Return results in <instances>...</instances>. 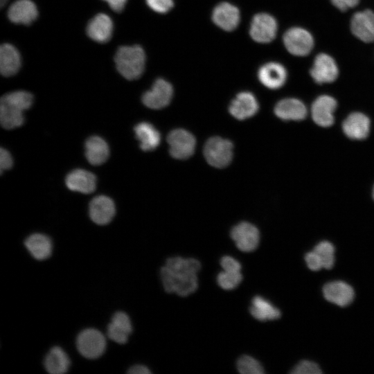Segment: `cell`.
Listing matches in <instances>:
<instances>
[{
    "mask_svg": "<svg viewBox=\"0 0 374 374\" xmlns=\"http://www.w3.org/2000/svg\"><path fill=\"white\" fill-rule=\"evenodd\" d=\"M172 95L173 88L170 83L159 78L154 82L152 88L143 93L142 102L150 109H159L170 103Z\"/></svg>",
    "mask_w": 374,
    "mask_h": 374,
    "instance_id": "cell-9",
    "label": "cell"
},
{
    "mask_svg": "<svg viewBox=\"0 0 374 374\" xmlns=\"http://www.w3.org/2000/svg\"><path fill=\"white\" fill-rule=\"evenodd\" d=\"M6 2H7V0H0L1 7H3L6 4Z\"/></svg>",
    "mask_w": 374,
    "mask_h": 374,
    "instance_id": "cell-43",
    "label": "cell"
},
{
    "mask_svg": "<svg viewBox=\"0 0 374 374\" xmlns=\"http://www.w3.org/2000/svg\"><path fill=\"white\" fill-rule=\"evenodd\" d=\"M371 121L363 113L350 114L342 123V130L345 135L354 140L366 139L370 132Z\"/></svg>",
    "mask_w": 374,
    "mask_h": 374,
    "instance_id": "cell-15",
    "label": "cell"
},
{
    "mask_svg": "<svg viewBox=\"0 0 374 374\" xmlns=\"http://www.w3.org/2000/svg\"><path fill=\"white\" fill-rule=\"evenodd\" d=\"M24 244L36 260H44L51 255L53 244L46 235L39 233L31 234L25 240Z\"/></svg>",
    "mask_w": 374,
    "mask_h": 374,
    "instance_id": "cell-25",
    "label": "cell"
},
{
    "mask_svg": "<svg viewBox=\"0 0 374 374\" xmlns=\"http://www.w3.org/2000/svg\"><path fill=\"white\" fill-rule=\"evenodd\" d=\"M337 107V100L328 95L317 97L311 107L313 121L320 127H328L335 122L334 112Z\"/></svg>",
    "mask_w": 374,
    "mask_h": 374,
    "instance_id": "cell-10",
    "label": "cell"
},
{
    "mask_svg": "<svg viewBox=\"0 0 374 374\" xmlns=\"http://www.w3.org/2000/svg\"><path fill=\"white\" fill-rule=\"evenodd\" d=\"M134 133L143 151H151L157 148L161 141L159 132L150 123L142 122L134 127Z\"/></svg>",
    "mask_w": 374,
    "mask_h": 374,
    "instance_id": "cell-28",
    "label": "cell"
},
{
    "mask_svg": "<svg viewBox=\"0 0 374 374\" xmlns=\"http://www.w3.org/2000/svg\"><path fill=\"white\" fill-rule=\"evenodd\" d=\"M35 4L30 0H17L9 7L8 19L13 23L30 24L37 17Z\"/></svg>",
    "mask_w": 374,
    "mask_h": 374,
    "instance_id": "cell-23",
    "label": "cell"
},
{
    "mask_svg": "<svg viewBox=\"0 0 374 374\" xmlns=\"http://www.w3.org/2000/svg\"><path fill=\"white\" fill-rule=\"evenodd\" d=\"M305 260L310 270L319 271L323 268L320 259L313 250L305 254Z\"/></svg>",
    "mask_w": 374,
    "mask_h": 374,
    "instance_id": "cell-38",
    "label": "cell"
},
{
    "mask_svg": "<svg viewBox=\"0 0 374 374\" xmlns=\"http://www.w3.org/2000/svg\"><path fill=\"white\" fill-rule=\"evenodd\" d=\"M114 62L122 76L129 80H136L144 71L145 52L139 45L121 46L116 53Z\"/></svg>",
    "mask_w": 374,
    "mask_h": 374,
    "instance_id": "cell-2",
    "label": "cell"
},
{
    "mask_svg": "<svg viewBox=\"0 0 374 374\" xmlns=\"http://www.w3.org/2000/svg\"><path fill=\"white\" fill-rule=\"evenodd\" d=\"M33 95L25 91H12L3 96L0 100V122L5 129H14L24 123L23 112L30 107Z\"/></svg>",
    "mask_w": 374,
    "mask_h": 374,
    "instance_id": "cell-1",
    "label": "cell"
},
{
    "mask_svg": "<svg viewBox=\"0 0 374 374\" xmlns=\"http://www.w3.org/2000/svg\"><path fill=\"white\" fill-rule=\"evenodd\" d=\"M21 66V56L17 48L10 44L0 47V71L6 77L16 74Z\"/></svg>",
    "mask_w": 374,
    "mask_h": 374,
    "instance_id": "cell-26",
    "label": "cell"
},
{
    "mask_svg": "<svg viewBox=\"0 0 374 374\" xmlns=\"http://www.w3.org/2000/svg\"><path fill=\"white\" fill-rule=\"evenodd\" d=\"M172 272L177 274H196L200 269V262L194 258L172 257L166 260L165 265Z\"/></svg>",
    "mask_w": 374,
    "mask_h": 374,
    "instance_id": "cell-31",
    "label": "cell"
},
{
    "mask_svg": "<svg viewBox=\"0 0 374 374\" xmlns=\"http://www.w3.org/2000/svg\"><path fill=\"white\" fill-rule=\"evenodd\" d=\"M106 1L109 7L115 12H121L126 4L127 0H103Z\"/></svg>",
    "mask_w": 374,
    "mask_h": 374,
    "instance_id": "cell-41",
    "label": "cell"
},
{
    "mask_svg": "<svg viewBox=\"0 0 374 374\" xmlns=\"http://www.w3.org/2000/svg\"><path fill=\"white\" fill-rule=\"evenodd\" d=\"M170 155L177 159L189 158L195 151L196 141L194 136L183 129L172 130L168 135Z\"/></svg>",
    "mask_w": 374,
    "mask_h": 374,
    "instance_id": "cell-7",
    "label": "cell"
},
{
    "mask_svg": "<svg viewBox=\"0 0 374 374\" xmlns=\"http://www.w3.org/2000/svg\"><path fill=\"white\" fill-rule=\"evenodd\" d=\"M323 294L327 301L341 307L348 305L355 296L353 287L341 280L326 284L323 287Z\"/></svg>",
    "mask_w": 374,
    "mask_h": 374,
    "instance_id": "cell-16",
    "label": "cell"
},
{
    "mask_svg": "<svg viewBox=\"0 0 374 374\" xmlns=\"http://www.w3.org/2000/svg\"><path fill=\"white\" fill-rule=\"evenodd\" d=\"M286 49L296 56H305L313 48L314 39L307 30L301 27L288 29L283 35Z\"/></svg>",
    "mask_w": 374,
    "mask_h": 374,
    "instance_id": "cell-6",
    "label": "cell"
},
{
    "mask_svg": "<svg viewBox=\"0 0 374 374\" xmlns=\"http://www.w3.org/2000/svg\"><path fill=\"white\" fill-rule=\"evenodd\" d=\"M287 71L280 63L271 62L263 64L258 70L260 82L270 89H277L284 85L287 80Z\"/></svg>",
    "mask_w": 374,
    "mask_h": 374,
    "instance_id": "cell-17",
    "label": "cell"
},
{
    "mask_svg": "<svg viewBox=\"0 0 374 374\" xmlns=\"http://www.w3.org/2000/svg\"><path fill=\"white\" fill-rule=\"evenodd\" d=\"M353 34L364 42H374V12L371 10L354 14L350 21Z\"/></svg>",
    "mask_w": 374,
    "mask_h": 374,
    "instance_id": "cell-13",
    "label": "cell"
},
{
    "mask_svg": "<svg viewBox=\"0 0 374 374\" xmlns=\"http://www.w3.org/2000/svg\"><path fill=\"white\" fill-rule=\"evenodd\" d=\"M44 365L46 371L51 374H62L67 372L70 360L62 348L54 346L46 355Z\"/></svg>",
    "mask_w": 374,
    "mask_h": 374,
    "instance_id": "cell-29",
    "label": "cell"
},
{
    "mask_svg": "<svg viewBox=\"0 0 374 374\" xmlns=\"http://www.w3.org/2000/svg\"><path fill=\"white\" fill-rule=\"evenodd\" d=\"M128 373L131 374H149L151 373L149 368L144 365H134L130 368L127 371Z\"/></svg>",
    "mask_w": 374,
    "mask_h": 374,
    "instance_id": "cell-42",
    "label": "cell"
},
{
    "mask_svg": "<svg viewBox=\"0 0 374 374\" xmlns=\"http://www.w3.org/2000/svg\"><path fill=\"white\" fill-rule=\"evenodd\" d=\"M233 144L219 136L210 138L204 145V154L206 161L215 168L228 166L233 158Z\"/></svg>",
    "mask_w": 374,
    "mask_h": 374,
    "instance_id": "cell-4",
    "label": "cell"
},
{
    "mask_svg": "<svg viewBox=\"0 0 374 374\" xmlns=\"http://www.w3.org/2000/svg\"><path fill=\"white\" fill-rule=\"evenodd\" d=\"M313 251L320 259L324 269H331L335 263V247L328 241H321L314 248Z\"/></svg>",
    "mask_w": 374,
    "mask_h": 374,
    "instance_id": "cell-32",
    "label": "cell"
},
{
    "mask_svg": "<svg viewBox=\"0 0 374 374\" xmlns=\"http://www.w3.org/2000/svg\"><path fill=\"white\" fill-rule=\"evenodd\" d=\"M242 276L240 271L220 272L217 277L218 285L224 290H233L241 282Z\"/></svg>",
    "mask_w": 374,
    "mask_h": 374,
    "instance_id": "cell-34",
    "label": "cell"
},
{
    "mask_svg": "<svg viewBox=\"0 0 374 374\" xmlns=\"http://www.w3.org/2000/svg\"><path fill=\"white\" fill-rule=\"evenodd\" d=\"M321 373L318 364L309 360L300 362L291 371L293 374H320Z\"/></svg>",
    "mask_w": 374,
    "mask_h": 374,
    "instance_id": "cell-35",
    "label": "cell"
},
{
    "mask_svg": "<svg viewBox=\"0 0 374 374\" xmlns=\"http://www.w3.org/2000/svg\"><path fill=\"white\" fill-rule=\"evenodd\" d=\"M231 237L242 251L250 252L256 249L260 240L258 229L253 224L242 222L233 227Z\"/></svg>",
    "mask_w": 374,
    "mask_h": 374,
    "instance_id": "cell-12",
    "label": "cell"
},
{
    "mask_svg": "<svg viewBox=\"0 0 374 374\" xmlns=\"http://www.w3.org/2000/svg\"><path fill=\"white\" fill-rule=\"evenodd\" d=\"M148 6L159 13H166L173 7V0H145Z\"/></svg>",
    "mask_w": 374,
    "mask_h": 374,
    "instance_id": "cell-36",
    "label": "cell"
},
{
    "mask_svg": "<svg viewBox=\"0 0 374 374\" xmlns=\"http://www.w3.org/2000/svg\"><path fill=\"white\" fill-rule=\"evenodd\" d=\"M116 213L114 202L105 195L97 196L89 204V216L91 220L99 225L109 223Z\"/></svg>",
    "mask_w": 374,
    "mask_h": 374,
    "instance_id": "cell-20",
    "label": "cell"
},
{
    "mask_svg": "<svg viewBox=\"0 0 374 374\" xmlns=\"http://www.w3.org/2000/svg\"><path fill=\"white\" fill-rule=\"evenodd\" d=\"M249 310L251 314L259 321L274 320L280 317V310L260 296L253 297Z\"/></svg>",
    "mask_w": 374,
    "mask_h": 374,
    "instance_id": "cell-30",
    "label": "cell"
},
{
    "mask_svg": "<svg viewBox=\"0 0 374 374\" xmlns=\"http://www.w3.org/2000/svg\"><path fill=\"white\" fill-rule=\"evenodd\" d=\"M76 346L84 357L93 359L100 357L105 353L106 339L98 330L87 328L78 335Z\"/></svg>",
    "mask_w": 374,
    "mask_h": 374,
    "instance_id": "cell-5",
    "label": "cell"
},
{
    "mask_svg": "<svg viewBox=\"0 0 374 374\" xmlns=\"http://www.w3.org/2000/svg\"><path fill=\"white\" fill-rule=\"evenodd\" d=\"M259 109L258 103L253 93H239L231 102L229 111L236 119L244 120L255 115Z\"/></svg>",
    "mask_w": 374,
    "mask_h": 374,
    "instance_id": "cell-14",
    "label": "cell"
},
{
    "mask_svg": "<svg viewBox=\"0 0 374 374\" xmlns=\"http://www.w3.org/2000/svg\"><path fill=\"white\" fill-rule=\"evenodd\" d=\"M113 23L106 14L99 13L91 19L87 27L88 36L95 42L105 43L112 34Z\"/></svg>",
    "mask_w": 374,
    "mask_h": 374,
    "instance_id": "cell-22",
    "label": "cell"
},
{
    "mask_svg": "<svg viewBox=\"0 0 374 374\" xmlns=\"http://www.w3.org/2000/svg\"><path fill=\"white\" fill-rule=\"evenodd\" d=\"M65 182L71 190L88 194L95 190L96 178L93 173L87 170L76 169L68 174Z\"/></svg>",
    "mask_w": 374,
    "mask_h": 374,
    "instance_id": "cell-24",
    "label": "cell"
},
{
    "mask_svg": "<svg viewBox=\"0 0 374 374\" xmlns=\"http://www.w3.org/2000/svg\"><path fill=\"white\" fill-rule=\"evenodd\" d=\"M372 195H373V198L374 199V186H373V193H372Z\"/></svg>",
    "mask_w": 374,
    "mask_h": 374,
    "instance_id": "cell-44",
    "label": "cell"
},
{
    "mask_svg": "<svg viewBox=\"0 0 374 374\" xmlns=\"http://www.w3.org/2000/svg\"><path fill=\"white\" fill-rule=\"evenodd\" d=\"M213 22L226 31H232L239 24L240 16L237 7L228 2L217 5L212 14Z\"/></svg>",
    "mask_w": 374,
    "mask_h": 374,
    "instance_id": "cell-18",
    "label": "cell"
},
{
    "mask_svg": "<svg viewBox=\"0 0 374 374\" xmlns=\"http://www.w3.org/2000/svg\"><path fill=\"white\" fill-rule=\"evenodd\" d=\"M132 332V326L128 315L123 312H116L107 326L108 337L119 344H124Z\"/></svg>",
    "mask_w": 374,
    "mask_h": 374,
    "instance_id": "cell-21",
    "label": "cell"
},
{
    "mask_svg": "<svg viewBox=\"0 0 374 374\" xmlns=\"http://www.w3.org/2000/svg\"><path fill=\"white\" fill-rule=\"evenodd\" d=\"M220 265L224 271H240L241 265L235 258L231 256H224L221 258Z\"/></svg>",
    "mask_w": 374,
    "mask_h": 374,
    "instance_id": "cell-37",
    "label": "cell"
},
{
    "mask_svg": "<svg viewBox=\"0 0 374 374\" xmlns=\"http://www.w3.org/2000/svg\"><path fill=\"white\" fill-rule=\"evenodd\" d=\"M109 154L107 142L100 136L89 137L85 143V156L88 161L94 166L106 161Z\"/></svg>",
    "mask_w": 374,
    "mask_h": 374,
    "instance_id": "cell-27",
    "label": "cell"
},
{
    "mask_svg": "<svg viewBox=\"0 0 374 374\" xmlns=\"http://www.w3.org/2000/svg\"><path fill=\"white\" fill-rule=\"evenodd\" d=\"M332 3L339 10L345 11L356 6L359 0H330Z\"/></svg>",
    "mask_w": 374,
    "mask_h": 374,
    "instance_id": "cell-40",
    "label": "cell"
},
{
    "mask_svg": "<svg viewBox=\"0 0 374 374\" xmlns=\"http://www.w3.org/2000/svg\"><path fill=\"white\" fill-rule=\"evenodd\" d=\"M310 72L314 82L320 84L334 82L339 75L336 62L326 53H320L315 57Z\"/></svg>",
    "mask_w": 374,
    "mask_h": 374,
    "instance_id": "cell-11",
    "label": "cell"
},
{
    "mask_svg": "<svg viewBox=\"0 0 374 374\" xmlns=\"http://www.w3.org/2000/svg\"><path fill=\"white\" fill-rule=\"evenodd\" d=\"M12 165V159L10 153L3 148L0 150V168L1 172L3 170L10 169Z\"/></svg>",
    "mask_w": 374,
    "mask_h": 374,
    "instance_id": "cell-39",
    "label": "cell"
},
{
    "mask_svg": "<svg viewBox=\"0 0 374 374\" xmlns=\"http://www.w3.org/2000/svg\"><path fill=\"white\" fill-rule=\"evenodd\" d=\"M274 114L284 121H299L307 117L308 109L299 99L287 98L276 103Z\"/></svg>",
    "mask_w": 374,
    "mask_h": 374,
    "instance_id": "cell-19",
    "label": "cell"
},
{
    "mask_svg": "<svg viewBox=\"0 0 374 374\" xmlns=\"http://www.w3.org/2000/svg\"><path fill=\"white\" fill-rule=\"evenodd\" d=\"M161 278L167 292H175L181 296L193 293L198 286L196 274H177L166 266L161 269Z\"/></svg>",
    "mask_w": 374,
    "mask_h": 374,
    "instance_id": "cell-3",
    "label": "cell"
},
{
    "mask_svg": "<svg viewBox=\"0 0 374 374\" xmlns=\"http://www.w3.org/2000/svg\"><path fill=\"white\" fill-rule=\"evenodd\" d=\"M237 368L240 373L243 374L264 373L261 364L256 359L248 355H243L238 359Z\"/></svg>",
    "mask_w": 374,
    "mask_h": 374,
    "instance_id": "cell-33",
    "label": "cell"
},
{
    "mask_svg": "<svg viewBox=\"0 0 374 374\" xmlns=\"http://www.w3.org/2000/svg\"><path fill=\"white\" fill-rule=\"evenodd\" d=\"M277 29V22L274 17L267 13H258L252 19L249 33L254 41L268 43L276 37Z\"/></svg>",
    "mask_w": 374,
    "mask_h": 374,
    "instance_id": "cell-8",
    "label": "cell"
}]
</instances>
